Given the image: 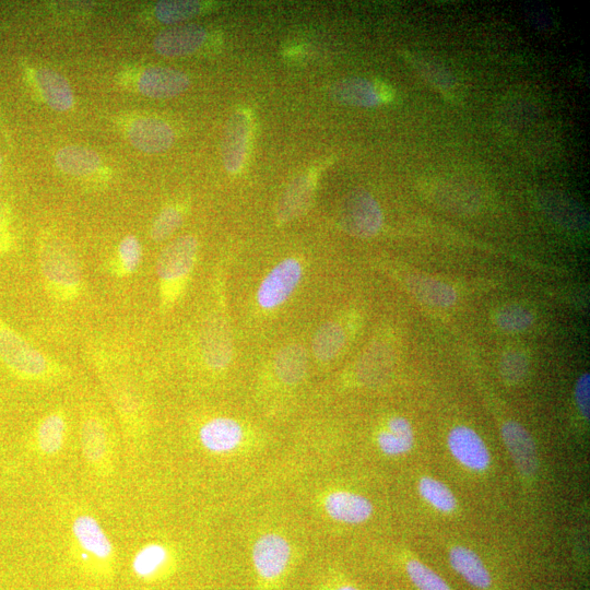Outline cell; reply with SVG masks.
Segmentation results:
<instances>
[{
    "label": "cell",
    "instance_id": "obj_1",
    "mask_svg": "<svg viewBox=\"0 0 590 590\" xmlns=\"http://www.w3.org/2000/svg\"><path fill=\"white\" fill-rule=\"evenodd\" d=\"M42 274L61 299H73L81 286V269L72 250L61 242L47 243L41 252Z\"/></svg>",
    "mask_w": 590,
    "mask_h": 590
},
{
    "label": "cell",
    "instance_id": "obj_2",
    "mask_svg": "<svg viewBox=\"0 0 590 590\" xmlns=\"http://www.w3.org/2000/svg\"><path fill=\"white\" fill-rule=\"evenodd\" d=\"M0 360L25 380L42 379L50 371V363L44 354L3 322H0Z\"/></svg>",
    "mask_w": 590,
    "mask_h": 590
},
{
    "label": "cell",
    "instance_id": "obj_3",
    "mask_svg": "<svg viewBox=\"0 0 590 590\" xmlns=\"http://www.w3.org/2000/svg\"><path fill=\"white\" fill-rule=\"evenodd\" d=\"M339 219L342 229L360 239L372 238L383 226V212L376 199L367 191L350 193L342 203Z\"/></svg>",
    "mask_w": 590,
    "mask_h": 590
},
{
    "label": "cell",
    "instance_id": "obj_4",
    "mask_svg": "<svg viewBox=\"0 0 590 590\" xmlns=\"http://www.w3.org/2000/svg\"><path fill=\"white\" fill-rule=\"evenodd\" d=\"M303 267L298 259L287 258L278 264L263 280L257 293V302L264 310H274L285 303L299 286Z\"/></svg>",
    "mask_w": 590,
    "mask_h": 590
},
{
    "label": "cell",
    "instance_id": "obj_5",
    "mask_svg": "<svg viewBox=\"0 0 590 590\" xmlns=\"http://www.w3.org/2000/svg\"><path fill=\"white\" fill-rule=\"evenodd\" d=\"M291 559L289 542L276 534L259 538L253 548L255 570L264 582L273 583L285 574Z\"/></svg>",
    "mask_w": 590,
    "mask_h": 590
},
{
    "label": "cell",
    "instance_id": "obj_6",
    "mask_svg": "<svg viewBox=\"0 0 590 590\" xmlns=\"http://www.w3.org/2000/svg\"><path fill=\"white\" fill-rule=\"evenodd\" d=\"M198 242L192 235H184L165 249L157 264V273L163 285L180 282L194 267Z\"/></svg>",
    "mask_w": 590,
    "mask_h": 590
},
{
    "label": "cell",
    "instance_id": "obj_7",
    "mask_svg": "<svg viewBox=\"0 0 590 590\" xmlns=\"http://www.w3.org/2000/svg\"><path fill=\"white\" fill-rule=\"evenodd\" d=\"M448 448L458 463L469 470L485 471L491 464V454L481 436L467 426H457L448 433Z\"/></svg>",
    "mask_w": 590,
    "mask_h": 590
},
{
    "label": "cell",
    "instance_id": "obj_8",
    "mask_svg": "<svg viewBox=\"0 0 590 590\" xmlns=\"http://www.w3.org/2000/svg\"><path fill=\"white\" fill-rule=\"evenodd\" d=\"M191 80L184 73L167 67H150L140 75L138 89L151 99H169L190 87Z\"/></svg>",
    "mask_w": 590,
    "mask_h": 590
},
{
    "label": "cell",
    "instance_id": "obj_9",
    "mask_svg": "<svg viewBox=\"0 0 590 590\" xmlns=\"http://www.w3.org/2000/svg\"><path fill=\"white\" fill-rule=\"evenodd\" d=\"M207 38V31L197 25L175 27L162 31L153 41L158 54L180 57L196 52Z\"/></svg>",
    "mask_w": 590,
    "mask_h": 590
},
{
    "label": "cell",
    "instance_id": "obj_10",
    "mask_svg": "<svg viewBox=\"0 0 590 590\" xmlns=\"http://www.w3.org/2000/svg\"><path fill=\"white\" fill-rule=\"evenodd\" d=\"M250 125L244 113L231 116L224 129L222 139V159L224 168L230 173H238L243 168Z\"/></svg>",
    "mask_w": 590,
    "mask_h": 590
},
{
    "label": "cell",
    "instance_id": "obj_11",
    "mask_svg": "<svg viewBox=\"0 0 590 590\" xmlns=\"http://www.w3.org/2000/svg\"><path fill=\"white\" fill-rule=\"evenodd\" d=\"M501 432L518 470L527 477L533 476L538 468V457L534 439L529 432L516 421H506Z\"/></svg>",
    "mask_w": 590,
    "mask_h": 590
},
{
    "label": "cell",
    "instance_id": "obj_12",
    "mask_svg": "<svg viewBox=\"0 0 590 590\" xmlns=\"http://www.w3.org/2000/svg\"><path fill=\"white\" fill-rule=\"evenodd\" d=\"M132 145L145 153H161L174 143V132L170 125L157 118H141L128 131Z\"/></svg>",
    "mask_w": 590,
    "mask_h": 590
},
{
    "label": "cell",
    "instance_id": "obj_13",
    "mask_svg": "<svg viewBox=\"0 0 590 590\" xmlns=\"http://www.w3.org/2000/svg\"><path fill=\"white\" fill-rule=\"evenodd\" d=\"M325 510L335 521L357 525L367 522L373 514V504L363 495L337 491L325 500Z\"/></svg>",
    "mask_w": 590,
    "mask_h": 590
},
{
    "label": "cell",
    "instance_id": "obj_14",
    "mask_svg": "<svg viewBox=\"0 0 590 590\" xmlns=\"http://www.w3.org/2000/svg\"><path fill=\"white\" fill-rule=\"evenodd\" d=\"M243 429L239 422L230 418H216L199 430V441L211 453H228L243 441Z\"/></svg>",
    "mask_w": 590,
    "mask_h": 590
},
{
    "label": "cell",
    "instance_id": "obj_15",
    "mask_svg": "<svg viewBox=\"0 0 590 590\" xmlns=\"http://www.w3.org/2000/svg\"><path fill=\"white\" fill-rule=\"evenodd\" d=\"M453 570L477 590H492L494 581L485 562L467 547L455 546L448 553Z\"/></svg>",
    "mask_w": 590,
    "mask_h": 590
},
{
    "label": "cell",
    "instance_id": "obj_16",
    "mask_svg": "<svg viewBox=\"0 0 590 590\" xmlns=\"http://www.w3.org/2000/svg\"><path fill=\"white\" fill-rule=\"evenodd\" d=\"M202 351L208 367L221 370L232 359V344L228 329L219 320L209 321L203 330Z\"/></svg>",
    "mask_w": 590,
    "mask_h": 590
},
{
    "label": "cell",
    "instance_id": "obj_17",
    "mask_svg": "<svg viewBox=\"0 0 590 590\" xmlns=\"http://www.w3.org/2000/svg\"><path fill=\"white\" fill-rule=\"evenodd\" d=\"M74 536L81 547L99 560H108L113 553L112 542L96 518L89 515L78 516L73 524Z\"/></svg>",
    "mask_w": 590,
    "mask_h": 590
},
{
    "label": "cell",
    "instance_id": "obj_18",
    "mask_svg": "<svg viewBox=\"0 0 590 590\" xmlns=\"http://www.w3.org/2000/svg\"><path fill=\"white\" fill-rule=\"evenodd\" d=\"M423 188L434 203L448 210L472 212L478 205L474 193L465 186L450 180H429Z\"/></svg>",
    "mask_w": 590,
    "mask_h": 590
},
{
    "label": "cell",
    "instance_id": "obj_19",
    "mask_svg": "<svg viewBox=\"0 0 590 590\" xmlns=\"http://www.w3.org/2000/svg\"><path fill=\"white\" fill-rule=\"evenodd\" d=\"M408 287L418 300L433 308H451L458 299L453 286L432 277L411 276L408 279Z\"/></svg>",
    "mask_w": 590,
    "mask_h": 590
},
{
    "label": "cell",
    "instance_id": "obj_20",
    "mask_svg": "<svg viewBox=\"0 0 590 590\" xmlns=\"http://www.w3.org/2000/svg\"><path fill=\"white\" fill-rule=\"evenodd\" d=\"M335 101L360 108H374L381 103L379 90L369 80L363 78H346L337 82L332 88Z\"/></svg>",
    "mask_w": 590,
    "mask_h": 590
},
{
    "label": "cell",
    "instance_id": "obj_21",
    "mask_svg": "<svg viewBox=\"0 0 590 590\" xmlns=\"http://www.w3.org/2000/svg\"><path fill=\"white\" fill-rule=\"evenodd\" d=\"M37 81L42 96L50 108L66 112L73 108L74 93L64 76L53 69H40Z\"/></svg>",
    "mask_w": 590,
    "mask_h": 590
},
{
    "label": "cell",
    "instance_id": "obj_22",
    "mask_svg": "<svg viewBox=\"0 0 590 590\" xmlns=\"http://www.w3.org/2000/svg\"><path fill=\"white\" fill-rule=\"evenodd\" d=\"M380 450L387 456H401L409 453L415 445V432L404 417H394L387 422L386 429L377 436Z\"/></svg>",
    "mask_w": 590,
    "mask_h": 590
},
{
    "label": "cell",
    "instance_id": "obj_23",
    "mask_svg": "<svg viewBox=\"0 0 590 590\" xmlns=\"http://www.w3.org/2000/svg\"><path fill=\"white\" fill-rule=\"evenodd\" d=\"M313 195V182L308 175L297 177L282 195L278 205V218L281 222L291 221L309 207Z\"/></svg>",
    "mask_w": 590,
    "mask_h": 590
},
{
    "label": "cell",
    "instance_id": "obj_24",
    "mask_svg": "<svg viewBox=\"0 0 590 590\" xmlns=\"http://www.w3.org/2000/svg\"><path fill=\"white\" fill-rule=\"evenodd\" d=\"M55 162L64 173L85 176L100 168L101 158L96 151L88 148L68 146L56 153Z\"/></svg>",
    "mask_w": 590,
    "mask_h": 590
},
{
    "label": "cell",
    "instance_id": "obj_25",
    "mask_svg": "<svg viewBox=\"0 0 590 590\" xmlns=\"http://www.w3.org/2000/svg\"><path fill=\"white\" fill-rule=\"evenodd\" d=\"M308 364L306 350L300 345H290L278 352L275 371L281 382L293 385L304 379Z\"/></svg>",
    "mask_w": 590,
    "mask_h": 590
},
{
    "label": "cell",
    "instance_id": "obj_26",
    "mask_svg": "<svg viewBox=\"0 0 590 590\" xmlns=\"http://www.w3.org/2000/svg\"><path fill=\"white\" fill-rule=\"evenodd\" d=\"M346 333L337 323H326L317 330L312 346L315 357L320 361L336 358L346 344Z\"/></svg>",
    "mask_w": 590,
    "mask_h": 590
},
{
    "label": "cell",
    "instance_id": "obj_27",
    "mask_svg": "<svg viewBox=\"0 0 590 590\" xmlns=\"http://www.w3.org/2000/svg\"><path fill=\"white\" fill-rule=\"evenodd\" d=\"M82 451L91 463H99L108 451V435L102 423L97 419H89L81 428Z\"/></svg>",
    "mask_w": 590,
    "mask_h": 590
},
{
    "label": "cell",
    "instance_id": "obj_28",
    "mask_svg": "<svg viewBox=\"0 0 590 590\" xmlns=\"http://www.w3.org/2000/svg\"><path fill=\"white\" fill-rule=\"evenodd\" d=\"M419 492L423 500H426L436 511L450 514L457 509L458 503L454 493L440 480L423 477L419 481Z\"/></svg>",
    "mask_w": 590,
    "mask_h": 590
},
{
    "label": "cell",
    "instance_id": "obj_29",
    "mask_svg": "<svg viewBox=\"0 0 590 590\" xmlns=\"http://www.w3.org/2000/svg\"><path fill=\"white\" fill-rule=\"evenodd\" d=\"M66 423L62 416L53 413L40 424L37 442L40 451L46 455H54L62 450L65 441Z\"/></svg>",
    "mask_w": 590,
    "mask_h": 590
},
{
    "label": "cell",
    "instance_id": "obj_30",
    "mask_svg": "<svg viewBox=\"0 0 590 590\" xmlns=\"http://www.w3.org/2000/svg\"><path fill=\"white\" fill-rule=\"evenodd\" d=\"M495 324L509 334L524 333L533 326L534 314L523 305L509 304L503 306L494 317Z\"/></svg>",
    "mask_w": 590,
    "mask_h": 590
},
{
    "label": "cell",
    "instance_id": "obj_31",
    "mask_svg": "<svg viewBox=\"0 0 590 590\" xmlns=\"http://www.w3.org/2000/svg\"><path fill=\"white\" fill-rule=\"evenodd\" d=\"M202 11V4L193 0H165L155 7L157 19L165 25H174L198 16Z\"/></svg>",
    "mask_w": 590,
    "mask_h": 590
},
{
    "label": "cell",
    "instance_id": "obj_32",
    "mask_svg": "<svg viewBox=\"0 0 590 590\" xmlns=\"http://www.w3.org/2000/svg\"><path fill=\"white\" fill-rule=\"evenodd\" d=\"M169 552L159 544H150L140 549L133 561V570L139 577L156 575L168 563Z\"/></svg>",
    "mask_w": 590,
    "mask_h": 590
},
{
    "label": "cell",
    "instance_id": "obj_33",
    "mask_svg": "<svg viewBox=\"0 0 590 590\" xmlns=\"http://www.w3.org/2000/svg\"><path fill=\"white\" fill-rule=\"evenodd\" d=\"M405 571L418 590H453L438 573L417 559L407 560Z\"/></svg>",
    "mask_w": 590,
    "mask_h": 590
},
{
    "label": "cell",
    "instance_id": "obj_34",
    "mask_svg": "<svg viewBox=\"0 0 590 590\" xmlns=\"http://www.w3.org/2000/svg\"><path fill=\"white\" fill-rule=\"evenodd\" d=\"M528 370L529 359L523 350L511 349L503 353L500 372L506 383L515 385L522 382Z\"/></svg>",
    "mask_w": 590,
    "mask_h": 590
},
{
    "label": "cell",
    "instance_id": "obj_35",
    "mask_svg": "<svg viewBox=\"0 0 590 590\" xmlns=\"http://www.w3.org/2000/svg\"><path fill=\"white\" fill-rule=\"evenodd\" d=\"M415 65H417L416 67L418 68L420 75L430 82V84L436 89H439L445 94L453 93L452 91L455 89L456 80L447 72V70L438 65L424 62L421 58H418Z\"/></svg>",
    "mask_w": 590,
    "mask_h": 590
},
{
    "label": "cell",
    "instance_id": "obj_36",
    "mask_svg": "<svg viewBox=\"0 0 590 590\" xmlns=\"http://www.w3.org/2000/svg\"><path fill=\"white\" fill-rule=\"evenodd\" d=\"M183 216L175 208L164 209L158 216L151 228V239L161 242L170 238V236L182 226Z\"/></svg>",
    "mask_w": 590,
    "mask_h": 590
},
{
    "label": "cell",
    "instance_id": "obj_37",
    "mask_svg": "<svg viewBox=\"0 0 590 590\" xmlns=\"http://www.w3.org/2000/svg\"><path fill=\"white\" fill-rule=\"evenodd\" d=\"M118 255H120L125 273H135L140 265L141 257H143V251H141V245L136 236H126L118 247Z\"/></svg>",
    "mask_w": 590,
    "mask_h": 590
},
{
    "label": "cell",
    "instance_id": "obj_38",
    "mask_svg": "<svg viewBox=\"0 0 590 590\" xmlns=\"http://www.w3.org/2000/svg\"><path fill=\"white\" fill-rule=\"evenodd\" d=\"M576 406L582 417L589 419L590 412V376L584 373L575 384L574 391Z\"/></svg>",
    "mask_w": 590,
    "mask_h": 590
},
{
    "label": "cell",
    "instance_id": "obj_39",
    "mask_svg": "<svg viewBox=\"0 0 590 590\" xmlns=\"http://www.w3.org/2000/svg\"><path fill=\"white\" fill-rule=\"evenodd\" d=\"M333 590H360L358 587L351 584H341Z\"/></svg>",
    "mask_w": 590,
    "mask_h": 590
}]
</instances>
